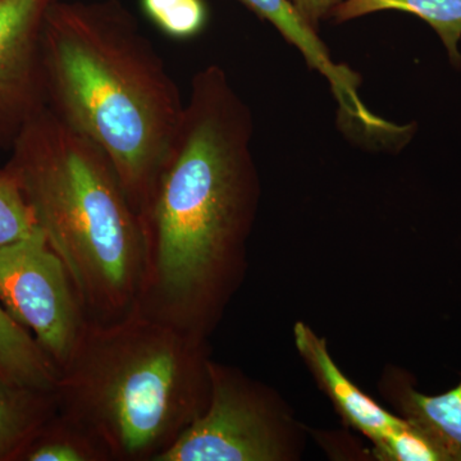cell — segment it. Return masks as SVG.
<instances>
[{"instance_id":"1","label":"cell","mask_w":461,"mask_h":461,"mask_svg":"<svg viewBox=\"0 0 461 461\" xmlns=\"http://www.w3.org/2000/svg\"><path fill=\"white\" fill-rule=\"evenodd\" d=\"M250 108L218 65L194 75L156 193L142 215L138 313L203 338L257 196Z\"/></svg>"},{"instance_id":"2","label":"cell","mask_w":461,"mask_h":461,"mask_svg":"<svg viewBox=\"0 0 461 461\" xmlns=\"http://www.w3.org/2000/svg\"><path fill=\"white\" fill-rule=\"evenodd\" d=\"M42 58L48 108L104 151L142 220L186 104L165 60L120 0H56Z\"/></svg>"},{"instance_id":"3","label":"cell","mask_w":461,"mask_h":461,"mask_svg":"<svg viewBox=\"0 0 461 461\" xmlns=\"http://www.w3.org/2000/svg\"><path fill=\"white\" fill-rule=\"evenodd\" d=\"M14 148L7 168L66 264L90 321L138 313L144 223L104 151L50 108L26 124Z\"/></svg>"},{"instance_id":"4","label":"cell","mask_w":461,"mask_h":461,"mask_svg":"<svg viewBox=\"0 0 461 461\" xmlns=\"http://www.w3.org/2000/svg\"><path fill=\"white\" fill-rule=\"evenodd\" d=\"M56 393L112 461H158L204 411L209 362L202 338L148 315L90 321Z\"/></svg>"},{"instance_id":"5","label":"cell","mask_w":461,"mask_h":461,"mask_svg":"<svg viewBox=\"0 0 461 461\" xmlns=\"http://www.w3.org/2000/svg\"><path fill=\"white\" fill-rule=\"evenodd\" d=\"M0 304L62 368L80 345L89 315L66 264L36 227L0 248Z\"/></svg>"},{"instance_id":"6","label":"cell","mask_w":461,"mask_h":461,"mask_svg":"<svg viewBox=\"0 0 461 461\" xmlns=\"http://www.w3.org/2000/svg\"><path fill=\"white\" fill-rule=\"evenodd\" d=\"M280 446L263 402L232 373L209 363L204 411L158 461H272Z\"/></svg>"},{"instance_id":"7","label":"cell","mask_w":461,"mask_h":461,"mask_svg":"<svg viewBox=\"0 0 461 461\" xmlns=\"http://www.w3.org/2000/svg\"><path fill=\"white\" fill-rule=\"evenodd\" d=\"M54 2L0 0V140L12 145L48 108L42 26Z\"/></svg>"},{"instance_id":"8","label":"cell","mask_w":461,"mask_h":461,"mask_svg":"<svg viewBox=\"0 0 461 461\" xmlns=\"http://www.w3.org/2000/svg\"><path fill=\"white\" fill-rule=\"evenodd\" d=\"M249 11L271 23L285 41L300 51L306 65L323 76L338 100L339 111L350 122L359 124L369 135H382L391 123L372 113L359 95L360 76L350 67L339 65L321 41L288 0H238Z\"/></svg>"},{"instance_id":"9","label":"cell","mask_w":461,"mask_h":461,"mask_svg":"<svg viewBox=\"0 0 461 461\" xmlns=\"http://www.w3.org/2000/svg\"><path fill=\"white\" fill-rule=\"evenodd\" d=\"M294 335L297 350L305 357L321 386L350 426L375 442L408 424V420L384 411L348 381L330 357L326 341L314 335L309 327L297 323Z\"/></svg>"},{"instance_id":"10","label":"cell","mask_w":461,"mask_h":461,"mask_svg":"<svg viewBox=\"0 0 461 461\" xmlns=\"http://www.w3.org/2000/svg\"><path fill=\"white\" fill-rule=\"evenodd\" d=\"M58 409L56 391L0 382V461L23 459Z\"/></svg>"},{"instance_id":"11","label":"cell","mask_w":461,"mask_h":461,"mask_svg":"<svg viewBox=\"0 0 461 461\" xmlns=\"http://www.w3.org/2000/svg\"><path fill=\"white\" fill-rule=\"evenodd\" d=\"M59 368L0 304V382L14 386L56 391Z\"/></svg>"},{"instance_id":"12","label":"cell","mask_w":461,"mask_h":461,"mask_svg":"<svg viewBox=\"0 0 461 461\" xmlns=\"http://www.w3.org/2000/svg\"><path fill=\"white\" fill-rule=\"evenodd\" d=\"M384 11L414 14L429 23L445 45L451 65L461 66V0H342L332 18L345 23Z\"/></svg>"},{"instance_id":"13","label":"cell","mask_w":461,"mask_h":461,"mask_svg":"<svg viewBox=\"0 0 461 461\" xmlns=\"http://www.w3.org/2000/svg\"><path fill=\"white\" fill-rule=\"evenodd\" d=\"M405 420L435 446L442 461H461V381L438 396L408 388L402 397Z\"/></svg>"},{"instance_id":"14","label":"cell","mask_w":461,"mask_h":461,"mask_svg":"<svg viewBox=\"0 0 461 461\" xmlns=\"http://www.w3.org/2000/svg\"><path fill=\"white\" fill-rule=\"evenodd\" d=\"M21 460L112 461L96 436L59 409L45 423Z\"/></svg>"},{"instance_id":"15","label":"cell","mask_w":461,"mask_h":461,"mask_svg":"<svg viewBox=\"0 0 461 461\" xmlns=\"http://www.w3.org/2000/svg\"><path fill=\"white\" fill-rule=\"evenodd\" d=\"M141 7L160 32L178 41L195 38L208 23L204 0H141Z\"/></svg>"},{"instance_id":"16","label":"cell","mask_w":461,"mask_h":461,"mask_svg":"<svg viewBox=\"0 0 461 461\" xmlns=\"http://www.w3.org/2000/svg\"><path fill=\"white\" fill-rule=\"evenodd\" d=\"M36 227L17 178L7 167L0 169V248L25 238Z\"/></svg>"},{"instance_id":"17","label":"cell","mask_w":461,"mask_h":461,"mask_svg":"<svg viewBox=\"0 0 461 461\" xmlns=\"http://www.w3.org/2000/svg\"><path fill=\"white\" fill-rule=\"evenodd\" d=\"M375 455L384 461H442L435 446L409 421L375 441Z\"/></svg>"},{"instance_id":"18","label":"cell","mask_w":461,"mask_h":461,"mask_svg":"<svg viewBox=\"0 0 461 461\" xmlns=\"http://www.w3.org/2000/svg\"><path fill=\"white\" fill-rule=\"evenodd\" d=\"M312 29L320 32L323 21L332 17L342 0H288Z\"/></svg>"}]
</instances>
